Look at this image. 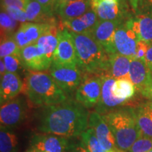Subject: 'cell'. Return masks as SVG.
Listing matches in <instances>:
<instances>
[{"label":"cell","instance_id":"26","mask_svg":"<svg viewBox=\"0 0 152 152\" xmlns=\"http://www.w3.org/2000/svg\"><path fill=\"white\" fill-rule=\"evenodd\" d=\"M135 92V87L129 79H116L112 86L114 97L126 102L134 96Z\"/></svg>","mask_w":152,"mask_h":152},{"label":"cell","instance_id":"8","mask_svg":"<svg viewBox=\"0 0 152 152\" xmlns=\"http://www.w3.org/2000/svg\"><path fill=\"white\" fill-rule=\"evenodd\" d=\"M58 39V46L52 63L58 65L78 66L75 44L71 32L66 28L60 30Z\"/></svg>","mask_w":152,"mask_h":152},{"label":"cell","instance_id":"4","mask_svg":"<svg viewBox=\"0 0 152 152\" xmlns=\"http://www.w3.org/2000/svg\"><path fill=\"white\" fill-rule=\"evenodd\" d=\"M102 116L111 129L118 148L122 151H128L142 137L134 108L119 107Z\"/></svg>","mask_w":152,"mask_h":152},{"label":"cell","instance_id":"44","mask_svg":"<svg viewBox=\"0 0 152 152\" xmlns=\"http://www.w3.org/2000/svg\"><path fill=\"white\" fill-rule=\"evenodd\" d=\"M26 152H36V151H34V150H33V149H28Z\"/></svg>","mask_w":152,"mask_h":152},{"label":"cell","instance_id":"17","mask_svg":"<svg viewBox=\"0 0 152 152\" xmlns=\"http://www.w3.org/2000/svg\"><path fill=\"white\" fill-rule=\"evenodd\" d=\"M23 88L21 77L18 73L7 72L1 76L0 103L1 105L14 99Z\"/></svg>","mask_w":152,"mask_h":152},{"label":"cell","instance_id":"9","mask_svg":"<svg viewBox=\"0 0 152 152\" xmlns=\"http://www.w3.org/2000/svg\"><path fill=\"white\" fill-rule=\"evenodd\" d=\"M129 79L144 97L149 99L152 87V73L143 58H133L131 61Z\"/></svg>","mask_w":152,"mask_h":152},{"label":"cell","instance_id":"31","mask_svg":"<svg viewBox=\"0 0 152 152\" xmlns=\"http://www.w3.org/2000/svg\"><path fill=\"white\" fill-rule=\"evenodd\" d=\"M4 62L7 72L18 73L26 69L23 64L20 54H13L5 56L2 58Z\"/></svg>","mask_w":152,"mask_h":152},{"label":"cell","instance_id":"48","mask_svg":"<svg viewBox=\"0 0 152 152\" xmlns=\"http://www.w3.org/2000/svg\"><path fill=\"white\" fill-rule=\"evenodd\" d=\"M147 152H152V149L150 150V151H147Z\"/></svg>","mask_w":152,"mask_h":152},{"label":"cell","instance_id":"36","mask_svg":"<svg viewBox=\"0 0 152 152\" xmlns=\"http://www.w3.org/2000/svg\"><path fill=\"white\" fill-rule=\"evenodd\" d=\"M66 152H90L82 141L70 142Z\"/></svg>","mask_w":152,"mask_h":152},{"label":"cell","instance_id":"21","mask_svg":"<svg viewBox=\"0 0 152 152\" xmlns=\"http://www.w3.org/2000/svg\"><path fill=\"white\" fill-rule=\"evenodd\" d=\"M133 58L118 53L109 55V68L108 75L114 79H129L130 63ZM130 80V79H129Z\"/></svg>","mask_w":152,"mask_h":152},{"label":"cell","instance_id":"15","mask_svg":"<svg viewBox=\"0 0 152 152\" xmlns=\"http://www.w3.org/2000/svg\"><path fill=\"white\" fill-rule=\"evenodd\" d=\"M51 23L26 22L22 23L18 30L13 35V37L20 49L37 42Z\"/></svg>","mask_w":152,"mask_h":152},{"label":"cell","instance_id":"23","mask_svg":"<svg viewBox=\"0 0 152 152\" xmlns=\"http://www.w3.org/2000/svg\"><path fill=\"white\" fill-rule=\"evenodd\" d=\"M127 26L136 34L139 41L152 42V18L147 16H137L125 22Z\"/></svg>","mask_w":152,"mask_h":152},{"label":"cell","instance_id":"22","mask_svg":"<svg viewBox=\"0 0 152 152\" xmlns=\"http://www.w3.org/2000/svg\"><path fill=\"white\" fill-rule=\"evenodd\" d=\"M134 111L142 137L152 139V101L141 104Z\"/></svg>","mask_w":152,"mask_h":152},{"label":"cell","instance_id":"42","mask_svg":"<svg viewBox=\"0 0 152 152\" xmlns=\"http://www.w3.org/2000/svg\"><path fill=\"white\" fill-rule=\"evenodd\" d=\"M103 1H106V2H109V3H115L118 2V0H102Z\"/></svg>","mask_w":152,"mask_h":152},{"label":"cell","instance_id":"45","mask_svg":"<svg viewBox=\"0 0 152 152\" xmlns=\"http://www.w3.org/2000/svg\"><path fill=\"white\" fill-rule=\"evenodd\" d=\"M75 1V0H60V1Z\"/></svg>","mask_w":152,"mask_h":152},{"label":"cell","instance_id":"33","mask_svg":"<svg viewBox=\"0 0 152 152\" xmlns=\"http://www.w3.org/2000/svg\"><path fill=\"white\" fill-rule=\"evenodd\" d=\"M1 9L6 11L11 18L16 20L17 22H20L21 23L28 22L26 11H23L21 9L14 8V7H7V8H3Z\"/></svg>","mask_w":152,"mask_h":152},{"label":"cell","instance_id":"46","mask_svg":"<svg viewBox=\"0 0 152 152\" xmlns=\"http://www.w3.org/2000/svg\"><path fill=\"white\" fill-rule=\"evenodd\" d=\"M110 152H123V151H121V150H117V151H110Z\"/></svg>","mask_w":152,"mask_h":152},{"label":"cell","instance_id":"11","mask_svg":"<svg viewBox=\"0 0 152 152\" xmlns=\"http://www.w3.org/2000/svg\"><path fill=\"white\" fill-rule=\"evenodd\" d=\"M139 41L136 34L127 25L121 23L115 30L113 38L115 53L134 58L137 44Z\"/></svg>","mask_w":152,"mask_h":152},{"label":"cell","instance_id":"12","mask_svg":"<svg viewBox=\"0 0 152 152\" xmlns=\"http://www.w3.org/2000/svg\"><path fill=\"white\" fill-rule=\"evenodd\" d=\"M122 23V20H99L96 26L90 30L92 37L104 47L108 54H115L113 38L118 27Z\"/></svg>","mask_w":152,"mask_h":152},{"label":"cell","instance_id":"41","mask_svg":"<svg viewBox=\"0 0 152 152\" xmlns=\"http://www.w3.org/2000/svg\"><path fill=\"white\" fill-rule=\"evenodd\" d=\"M101 1H102V0H91L92 9H94L95 8H96V7H97V5L99 4V3Z\"/></svg>","mask_w":152,"mask_h":152},{"label":"cell","instance_id":"32","mask_svg":"<svg viewBox=\"0 0 152 152\" xmlns=\"http://www.w3.org/2000/svg\"><path fill=\"white\" fill-rule=\"evenodd\" d=\"M152 149V139L141 137L137 140L126 152H147Z\"/></svg>","mask_w":152,"mask_h":152},{"label":"cell","instance_id":"24","mask_svg":"<svg viewBox=\"0 0 152 152\" xmlns=\"http://www.w3.org/2000/svg\"><path fill=\"white\" fill-rule=\"evenodd\" d=\"M53 12L50 9L43 7L36 0H28L26 13L28 22L52 23Z\"/></svg>","mask_w":152,"mask_h":152},{"label":"cell","instance_id":"13","mask_svg":"<svg viewBox=\"0 0 152 152\" xmlns=\"http://www.w3.org/2000/svg\"><path fill=\"white\" fill-rule=\"evenodd\" d=\"M88 126L94 130L101 146L106 151L119 150L113 133L102 115L96 111L92 112L89 116Z\"/></svg>","mask_w":152,"mask_h":152},{"label":"cell","instance_id":"38","mask_svg":"<svg viewBox=\"0 0 152 152\" xmlns=\"http://www.w3.org/2000/svg\"><path fill=\"white\" fill-rule=\"evenodd\" d=\"M144 60H145L148 67L149 68V69L151 70L152 73V43L150 45L147 54H146V56L144 57Z\"/></svg>","mask_w":152,"mask_h":152},{"label":"cell","instance_id":"25","mask_svg":"<svg viewBox=\"0 0 152 152\" xmlns=\"http://www.w3.org/2000/svg\"><path fill=\"white\" fill-rule=\"evenodd\" d=\"M94 10L96 11L99 20H122V10L118 2L109 3L101 1Z\"/></svg>","mask_w":152,"mask_h":152},{"label":"cell","instance_id":"19","mask_svg":"<svg viewBox=\"0 0 152 152\" xmlns=\"http://www.w3.org/2000/svg\"><path fill=\"white\" fill-rule=\"evenodd\" d=\"M97 14L94 9H90L83 16L77 18L63 20V24L71 32L81 33L90 31L96 26L99 21Z\"/></svg>","mask_w":152,"mask_h":152},{"label":"cell","instance_id":"5","mask_svg":"<svg viewBox=\"0 0 152 152\" xmlns=\"http://www.w3.org/2000/svg\"><path fill=\"white\" fill-rule=\"evenodd\" d=\"M49 74L66 94L76 92L83 78L78 66L58 65L54 63L49 68Z\"/></svg>","mask_w":152,"mask_h":152},{"label":"cell","instance_id":"27","mask_svg":"<svg viewBox=\"0 0 152 152\" xmlns=\"http://www.w3.org/2000/svg\"><path fill=\"white\" fill-rule=\"evenodd\" d=\"M18 151V138L11 128L1 126L0 152Z\"/></svg>","mask_w":152,"mask_h":152},{"label":"cell","instance_id":"35","mask_svg":"<svg viewBox=\"0 0 152 152\" xmlns=\"http://www.w3.org/2000/svg\"><path fill=\"white\" fill-rule=\"evenodd\" d=\"M151 44V42L143 40L138 41L137 44L136 56L134 58H143L144 59V57L146 56V54H147Z\"/></svg>","mask_w":152,"mask_h":152},{"label":"cell","instance_id":"20","mask_svg":"<svg viewBox=\"0 0 152 152\" xmlns=\"http://www.w3.org/2000/svg\"><path fill=\"white\" fill-rule=\"evenodd\" d=\"M59 29L54 23H51L37 41L38 48L49 61L52 63L56 47L58 46V35Z\"/></svg>","mask_w":152,"mask_h":152},{"label":"cell","instance_id":"2","mask_svg":"<svg viewBox=\"0 0 152 152\" xmlns=\"http://www.w3.org/2000/svg\"><path fill=\"white\" fill-rule=\"evenodd\" d=\"M71 33L75 44L77 66L81 71L93 75H108L109 55L95 40L90 32Z\"/></svg>","mask_w":152,"mask_h":152},{"label":"cell","instance_id":"40","mask_svg":"<svg viewBox=\"0 0 152 152\" xmlns=\"http://www.w3.org/2000/svg\"><path fill=\"white\" fill-rule=\"evenodd\" d=\"M142 1V0H130V2H131V4H132V7L135 9L138 7L139 4L141 3Z\"/></svg>","mask_w":152,"mask_h":152},{"label":"cell","instance_id":"39","mask_svg":"<svg viewBox=\"0 0 152 152\" xmlns=\"http://www.w3.org/2000/svg\"><path fill=\"white\" fill-rule=\"evenodd\" d=\"M6 73H7V68H6L4 62L2 58H1V61H0V73H1V76L4 75Z\"/></svg>","mask_w":152,"mask_h":152},{"label":"cell","instance_id":"1","mask_svg":"<svg viewBox=\"0 0 152 152\" xmlns=\"http://www.w3.org/2000/svg\"><path fill=\"white\" fill-rule=\"evenodd\" d=\"M90 114L87 108L73 99L43 107L37 129L43 133L66 138L80 136L87 130Z\"/></svg>","mask_w":152,"mask_h":152},{"label":"cell","instance_id":"37","mask_svg":"<svg viewBox=\"0 0 152 152\" xmlns=\"http://www.w3.org/2000/svg\"><path fill=\"white\" fill-rule=\"evenodd\" d=\"M43 7L52 11H56L57 6L59 3L60 0H36Z\"/></svg>","mask_w":152,"mask_h":152},{"label":"cell","instance_id":"43","mask_svg":"<svg viewBox=\"0 0 152 152\" xmlns=\"http://www.w3.org/2000/svg\"><path fill=\"white\" fill-rule=\"evenodd\" d=\"M149 99H151L152 101V87L151 88V90H150V93H149Z\"/></svg>","mask_w":152,"mask_h":152},{"label":"cell","instance_id":"18","mask_svg":"<svg viewBox=\"0 0 152 152\" xmlns=\"http://www.w3.org/2000/svg\"><path fill=\"white\" fill-rule=\"evenodd\" d=\"M90 9H92L91 0H75L60 1L56 11L63 20H67L83 16Z\"/></svg>","mask_w":152,"mask_h":152},{"label":"cell","instance_id":"30","mask_svg":"<svg viewBox=\"0 0 152 152\" xmlns=\"http://www.w3.org/2000/svg\"><path fill=\"white\" fill-rule=\"evenodd\" d=\"M20 49L13 36L7 37L1 40L0 45V56L1 58L13 54H20Z\"/></svg>","mask_w":152,"mask_h":152},{"label":"cell","instance_id":"16","mask_svg":"<svg viewBox=\"0 0 152 152\" xmlns=\"http://www.w3.org/2000/svg\"><path fill=\"white\" fill-rule=\"evenodd\" d=\"M20 56L24 67L28 71H47L52 64L44 56L36 43L20 49Z\"/></svg>","mask_w":152,"mask_h":152},{"label":"cell","instance_id":"14","mask_svg":"<svg viewBox=\"0 0 152 152\" xmlns=\"http://www.w3.org/2000/svg\"><path fill=\"white\" fill-rule=\"evenodd\" d=\"M115 79L110 75H102V94L98 104L95 106V111L100 115H104L109 112L121 107L126 103V101L114 97L112 93L113 86Z\"/></svg>","mask_w":152,"mask_h":152},{"label":"cell","instance_id":"6","mask_svg":"<svg viewBox=\"0 0 152 152\" xmlns=\"http://www.w3.org/2000/svg\"><path fill=\"white\" fill-rule=\"evenodd\" d=\"M102 75L86 73L75 92V100L87 109L95 107L99 101Z\"/></svg>","mask_w":152,"mask_h":152},{"label":"cell","instance_id":"3","mask_svg":"<svg viewBox=\"0 0 152 152\" xmlns=\"http://www.w3.org/2000/svg\"><path fill=\"white\" fill-rule=\"evenodd\" d=\"M25 93L32 104L37 106L54 105L67 99L50 74L29 71L26 74Z\"/></svg>","mask_w":152,"mask_h":152},{"label":"cell","instance_id":"34","mask_svg":"<svg viewBox=\"0 0 152 152\" xmlns=\"http://www.w3.org/2000/svg\"><path fill=\"white\" fill-rule=\"evenodd\" d=\"M28 0H1V8L14 7L26 11Z\"/></svg>","mask_w":152,"mask_h":152},{"label":"cell","instance_id":"29","mask_svg":"<svg viewBox=\"0 0 152 152\" xmlns=\"http://www.w3.org/2000/svg\"><path fill=\"white\" fill-rule=\"evenodd\" d=\"M18 22L13 19L6 11L1 9L0 14V26H1V38L2 39L11 37L16 29Z\"/></svg>","mask_w":152,"mask_h":152},{"label":"cell","instance_id":"47","mask_svg":"<svg viewBox=\"0 0 152 152\" xmlns=\"http://www.w3.org/2000/svg\"><path fill=\"white\" fill-rule=\"evenodd\" d=\"M149 2H150V3H151V4H152V0H149Z\"/></svg>","mask_w":152,"mask_h":152},{"label":"cell","instance_id":"10","mask_svg":"<svg viewBox=\"0 0 152 152\" xmlns=\"http://www.w3.org/2000/svg\"><path fill=\"white\" fill-rule=\"evenodd\" d=\"M68 138L52 134H35L30 141V147L36 152H66L70 144Z\"/></svg>","mask_w":152,"mask_h":152},{"label":"cell","instance_id":"7","mask_svg":"<svg viewBox=\"0 0 152 152\" xmlns=\"http://www.w3.org/2000/svg\"><path fill=\"white\" fill-rule=\"evenodd\" d=\"M28 104L24 96H18L1 105V126L9 128L18 127L23 123L28 115Z\"/></svg>","mask_w":152,"mask_h":152},{"label":"cell","instance_id":"28","mask_svg":"<svg viewBox=\"0 0 152 152\" xmlns=\"http://www.w3.org/2000/svg\"><path fill=\"white\" fill-rule=\"evenodd\" d=\"M80 137L81 141L85 144L90 152H107L101 146L92 128L87 129L84 132L82 133Z\"/></svg>","mask_w":152,"mask_h":152}]
</instances>
